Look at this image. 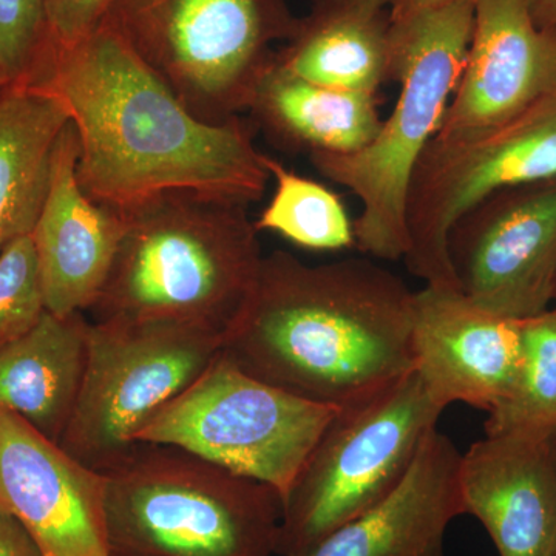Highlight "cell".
<instances>
[{
  "label": "cell",
  "instance_id": "1",
  "mask_svg": "<svg viewBox=\"0 0 556 556\" xmlns=\"http://www.w3.org/2000/svg\"><path fill=\"white\" fill-rule=\"evenodd\" d=\"M28 87L67 112L79 185L102 206L123 212L172 190L247 204L265 193L269 172L243 118H197L108 21L73 49L50 51Z\"/></svg>",
  "mask_w": 556,
  "mask_h": 556
},
{
  "label": "cell",
  "instance_id": "2",
  "mask_svg": "<svg viewBox=\"0 0 556 556\" xmlns=\"http://www.w3.org/2000/svg\"><path fill=\"white\" fill-rule=\"evenodd\" d=\"M415 294L369 257L313 266L276 251L223 354L294 396L353 407L415 369Z\"/></svg>",
  "mask_w": 556,
  "mask_h": 556
},
{
  "label": "cell",
  "instance_id": "3",
  "mask_svg": "<svg viewBox=\"0 0 556 556\" xmlns=\"http://www.w3.org/2000/svg\"><path fill=\"white\" fill-rule=\"evenodd\" d=\"M249 204L172 190L126 211L124 233L91 321H174L228 338L263 257Z\"/></svg>",
  "mask_w": 556,
  "mask_h": 556
},
{
  "label": "cell",
  "instance_id": "4",
  "mask_svg": "<svg viewBox=\"0 0 556 556\" xmlns=\"http://www.w3.org/2000/svg\"><path fill=\"white\" fill-rule=\"evenodd\" d=\"M475 5L477 0H457L390 22L393 80L401 89L393 112L367 148L351 155H309L325 178L361 200L354 248L365 257H405L409 181L424 150L441 130L466 67Z\"/></svg>",
  "mask_w": 556,
  "mask_h": 556
},
{
  "label": "cell",
  "instance_id": "5",
  "mask_svg": "<svg viewBox=\"0 0 556 556\" xmlns=\"http://www.w3.org/2000/svg\"><path fill=\"white\" fill-rule=\"evenodd\" d=\"M104 477L110 556L276 555L274 486L144 442Z\"/></svg>",
  "mask_w": 556,
  "mask_h": 556
},
{
  "label": "cell",
  "instance_id": "6",
  "mask_svg": "<svg viewBox=\"0 0 556 556\" xmlns=\"http://www.w3.org/2000/svg\"><path fill=\"white\" fill-rule=\"evenodd\" d=\"M105 21L207 124L251 108L274 43L298 24L287 0H116Z\"/></svg>",
  "mask_w": 556,
  "mask_h": 556
},
{
  "label": "cell",
  "instance_id": "7",
  "mask_svg": "<svg viewBox=\"0 0 556 556\" xmlns=\"http://www.w3.org/2000/svg\"><path fill=\"white\" fill-rule=\"evenodd\" d=\"M444 412L415 369L339 409L285 496L276 555L305 556L390 495Z\"/></svg>",
  "mask_w": 556,
  "mask_h": 556
},
{
  "label": "cell",
  "instance_id": "8",
  "mask_svg": "<svg viewBox=\"0 0 556 556\" xmlns=\"http://www.w3.org/2000/svg\"><path fill=\"white\" fill-rule=\"evenodd\" d=\"M225 338L174 321H90L87 361L60 445L108 473L138 447V431L222 354Z\"/></svg>",
  "mask_w": 556,
  "mask_h": 556
},
{
  "label": "cell",
  "instance_id": "9",
  "mask_svg": "<svg viewBox=\"0 0 556 556\" xmlns=\"http://www.w3.org/2000/svg\"><path fill=\"white\" fill-rule=\"evenodd\" d=\"M339 409L305 401L225 354L138 431L135 442L186 450L288 495Z\"/></svg>",
  "mask_w": 556,
  "mask_h": 556
},
{
  "label": "cell",
  "instance_id": "10",
  "mask_svg": "<svg viewBox=\"0 0 556 556\" xmlns=\"http://www.w3.org/2000/svg\"><path fill=\"white\" fill-rule=\"evenodd\" d=\"M556 177V97L490 129L434 137L405 204V266L430 287L457 288L448 255L457 219L500 190Z\"/></svg>",
  "mask_w": 556,
  "mask_h": 556
},
{
  "label": "cell",
  "instance_id": "11",
  "mask_svg": "<svg viewBox=\"0 0 556 556\" xmlns=\"http://www.w3.org/2000/svg\"><path fill=\"white\" fill-rule=\"evenodd\" d=\"M456 287L497 316L526 320L556 302V177L500 190L457 219Z\"/></svg>",
  "mask_w": 556,
  "mask_h": 556
},
{
  "label": "cell",
  "instance_id": "12",
  "mask_svg": "<svg viewBox=\"0 0 556 556\" xmlns=\"http://www.w3.org/2000/svg\"><path fill=\"white\" fill-rule=\"evenodd\" d=\"M105 477L0 405V507L40 556H110Z\"/></svg>",
  "mask_w": 556,
  "mask_h": 556
},
{
  "label": "cell",
  "instance_id": "13",
  "mask_svg": "<svg viewBox=\"0 0 556 556\" xmlns=\"http://www.w3.org/2000/svg\"><path fill=\"white\" fill-rule=\"evenodd\" d=\"M522 320L497 316L457 288L415 294V371L447 409L456 402L490 413L510 393L522 358Z\"/></svg>",
  "mask_w": 556,
  "mask_h": 556
},
{
  "label": "cell",
  "instance_id": "14",
  "mask_svg": "<svg viewBox=\"0 0 556 556\" xmlns=\"http://www.w3.org/2000/svg\"><path fill=\"white\" fill-rule=\"evenodd\" d=\"M556 97V30L527 0H477L466 67L438 137L490 129Z\"/></svg>",
  "mask_w": 556,
  "mask_h": 556
},
{
  "label": "cell",
  "instance_id": "15",
  "mask_svg": "<svg viewBox=\"0 0 556 556\" xmlns=\"http://www.w3.org/2000/svg\"><path fill=\"white\" fill-rule=\"evenodd\" d=\"M79 139L72 121L54 146L49 190L31 232L47 311L89 313L100 298L124 233V217L79 185Z\"/></svg>",
  "mask_w": 556,
  "mask_h": 556
},
{
  "label": "cell",
  "instance_id": "16",
  "mask_svg": "<svg viewBox=\"0 0 556 556\" xmlns=\"http://www.w3.org/2000/svg\"><path fill=\"white\" fill-rule=\"evenodd\" d=\"M459 486L500 556H556V439L485 434L460 456Z\"/></svg>",
  "mask_w": 556,
  "mask_h": 556
},
{
  "label": "cell",
  "instance_id": "17",
  "mask_svg": "<svg viewBox=\"0 0 556 556\" xmlns=\"http://www.w3.org/2000/svg\"><path fill=\"white\" fill-rule=\"evenodd\" d=\"M463 453L434 428L396 489L305 556H444L445 533L464 515Z\"/></svg>",
  "mask_w": 556,
  "mask_h": 556
},
{
  "label": "cell",
  "instance_id": "18",
  "mask_svg": "<svg viewBox=\"0 0 556 556\" xmlns=\"http://www.w3.org/2000/svg\"><path fill=\"white\" fill-rule=\"evenodd\" d=\"M383 13L353 0H316L270 62L318 86L378 93L393 83L390 16Z\"/></svg>",
  "mask_w": 556,
  "mask_h": 556
},
{
  "label": "cell",
  "instance_id": "19",
  "mask_svg": "<svg viewBox=\"0 0 556 556\" xmlns=\"http://www.w3.org/2000/svg\"><path fill=\"white\" fill-rule=\"evenodd\" d=\"M90 321L47 311L31 331L0 346V405L60 444L78 401Z\"/></svg>",
  "mask_w": 556,
  "mask_h": 556
},
{
  "label": "cell",
  "instance_id": "20",
  "mask_svg": "<svg viewBox=\"0 0 556 556\" xmlns=\"http://www.w3.org/2000/svg\"><path fill=\"white\" fill-rule=\"evenodd\" d=\"M273 60V58H270ZM274 144L292 152L351 155L378 137V93L332 89L269 62L249 108Z\"/></svg>",
  "mask_w": 556,
  "mask_h": 556
},
{
  "label": "cell",
  "instance_id": "21",
  "mask_svg": "<svg viewBox=\"0 0 556 556\" xmlns=\"http://www.w3.org/2000/svg\"><path fill=\"white\" fill-rule=\"evenodd\" d=\"M68 121L60 102L43 91L0 90V251L35 229L54 146Z\"/></svg>",
  "mask_w": 556,
  "mask_h": 556
},
{
  "label": "cell",
  "instance_id": "22",
  "mask_svg": "<svg viewBox=\"0 0 556 556\" xmlns=\"http://www.w3.org/2000/svg\"><path fill=\"white\" fill-rule=\"evenodd\" d=\"M522 358L507 397L489 413L486 437L556 439V306L521 321Z\"/></svg>",
  "mask_w": 556,
  "mask_h": 556
},
{
  "label": "cell",
  "instance_id": "23",
  "mask_svg": "<svg viewBox=\"0 0 556 556\" xmlns=\"http://www.w3.org/2000/svg\"><path fill=\"white\" fill-rule=\"evenodd\" d=\"M263 163L276 189L255 222L258 232H276L311 251L356 247L354 222L338 193L316 179L295 174L266 153H263Z\"/></svg>",
  "mask_w": 556,
  "mask_h": 556
},
{
  "label": "cell",
  "instance_id": "24",
  "mask_svg": "<svg viewBox=\"0 0 556 556\" xmlns=\"http://www.w3.org/2000/svg\"><path fill=\"white\" fill-rule=\"evenodd\" d=\"M46 313L38 254L27 233L0 251V346L27 334Z\"/></svg>",
  "mask_w": 556,
  "mask_h": 556
},
{
  "label": "cell",
  "instance_id": "25",
  "mask_svg": "<svg viewBox=\"0 0 556 556\" xmlns=\"http://www.w3.org/2000/svg\"><path fill=\"white\" fill-rule=\"evenodd\" d=\"M43 0H0V72L5 87H28L49 56Z\"/></svg>",
  "mask_w": 556,
  "mask_h": 556
},
{
  "label": "cell",
  "instance_id": "26",
  "mask_svg": "<svg viewBox=\"0 0 556 556\" xmlns=\"http://www.w3.org/2000/svg\"><path fill=\"white\" fill-rule=\"evenodd\" d=\"M115 2L116 0H43L50 51L73 49L89 38L101 27Z\"/></svg>",
  "mask_w": 556,
  "mask_h": 556
},
{
  "label": "cell",
  "instance_id": "27",
  "mask_svg": "<svg viewBox=\"0 0 556 556\" xmlns=\"http://www.w3.org/2000/svg\"><path fill=\"white\" fill-rule=\"evenodd\" d=\"M0 556H40L24 527L0 507Z\"/></svg>",
  "mask_w": 556,
  "mask_h": 556
},
{
  "label": "cell",
  "instance_id": "28",
  "mask_svg": "<svg viewBox=\"0 0 556 556\" xmlns=\"http://www.w3.org/2000/svg\"><path fill=\"white\" fill-rule=\"evenodd\" d=\"M453 2H457V0H396L388 16H390V22L407 20V17L415 16V14L422 13V11L439 9V7L448 5Z\"/></svg>",
  "mask_w": 556,
  "mask_h": 556
},
{
  "label": "cell",
  "instance_id": "29",
  "mask_svg": "<svg viewBox=\"0 0 556 556\" xmlns=\"http://www.w3.org/2000/svg\"><path fill=\"white\" fill-rule=\"evenodd\" d=\"M527 5L538 27L556 30V0H527Z\"/></svg>",
  "mask_w": 556,
  "mask_h": 556
},
{
  "label": "cell",
  "instance_id": "30",
  "mask_svg": "<svg viewBox=\"0 0 556 556\" xmlns=\"http://www.w3.org/2000/svg\"><path fill=\"white\" fill-rule=\"evenodd\" d=\"M353 2L367 10L386 11V9H391L396 0H353Z\"/></svg>",
  "mask_w": 556,
  "mask_h": 556
},
{
  "label": "cell",
  "instance_id": "31",
  "mask_svg": "<svg viewBox=\"0 0 556 556\" xmlns=\"http://www.w3.org/2000/svg\"><path fill=\"white\" fill-rule=\"evenodd\" d=\"M5 89V83H3L2 72H0V90Z\"/></svg>",
  "mask_w": 556,
  "mask_h": 556
}]
</instances>
